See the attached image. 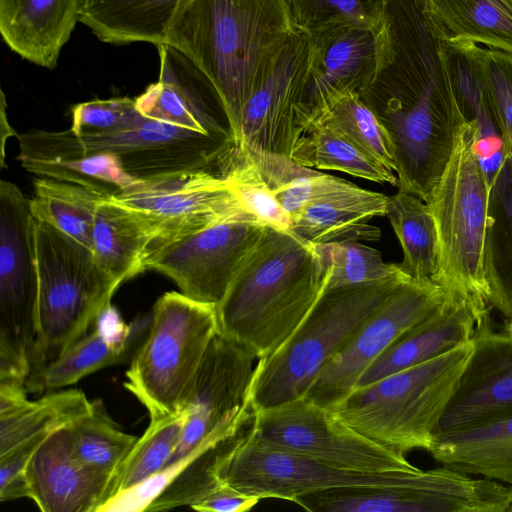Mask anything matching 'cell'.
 <instances>
[{"label": "cell", "instance_id": "6da1fadb", "mask_svg": "<svg viewBox=\"0 0 512 512\" xmlns=\"http://www.w3.org/2000/svg\"><path fill=\"white\" fill-rule=\"evenodd\" d=\"M326 283L314 244L265 225L216 306L218 332L265 358L293 334Z\"/></svg>", "mask_w": 512, "mask_h": 512}, {"label": "cell", "instance_id": "7a4b0ae2", "mask_svg": "<svg viewBox=\"0 0 512 512\" xmlns=\"http://www.w3.org/2000/svg\"><path fill=\"white\" fill-rule=\"evenodd\" d=\"M294 30L284 0H193L172 21L166 44L211 81L235 141L250 96Z\"/></svg>", "mask_w": 512, "mask_h": 512}, {"label": "cell", "instance_id": "3957f363", "mask_svg": "<svg viewBox=\"0 0 512 512\" xmlns=\"http://www.w3.org/2000/svg\"><path fill=\"white\" fill-rule=\"evenodd\" d=\"M473 349L474 340L356 387L333 411L387 448L404 454L414 449L429 452Z\"/></svg>", "mask_w": 512, "mask_h": 512}, {"label": "cell", "instance_id": "277c9868", "mask_svg": "<svg viewBox=\"0 0 512 512\" xmlns=\"http://www.w3.org/2000/svg\"><path fill=\"white\" fill-rule=\"evenodd\" d=\"M323 290L293 334L258 359L251 395L255 411L303 397L322 369L407 278Z\"/></svg>", "mask_w": 512, "mask_h": 512}, {"label": "cell", "instance_id": "5b68a950", "mask_svg": "<svg viewBox=\"0 0 512 512\" xmlns=\"http://www.w3.org/2000/svg\"><path fill=\"white\" fill-rule=\"evenodd\" d=\"M475 128L458 130L450 160L429 202L439 245L434 282L447 295L493 309L488 270L490 185L474 150Z\"/></svg>", "mask_w": 512, "mask_h": 512}, {"label": "cell", "instance_id": "8992f818", "mask_svg": "<svg viewBox=\"0 0 512 512\" xmlns=\"http://www.w3.org/2000/svg\"><path fill=\"white\" fill-rule=\"evenodd\" d=\"M35 247L38 324L30 373L43 369L87 335L111 308L121 285L97 263L91 249L36 220Z\"/></svg>", "mask_w": 512, "mask_h": 512}, {"label": "cell", "instance_id": "52a82bcc", "mask_svg": "<svg viewBox=\"0 0 512 512\" xmlns=\"http://www.w3.org/2000/svg\"><path fill=\"white\" fill-rule=\"evenodd\" d=\"M217 332L215 306L175 291L158 298L149 330L131 358L124 383L147 409L150 420L180 410L188 386Z\"/></svg>", "mask_w": 512, "mask_h": 512}, {"label": "cell", "instance_id": "ba28073f", "mask_svg": "<svg viewBox=\"0 0 512 512\" xmlns=\"http://www.w3.org/2000/svg\"><path fill=\"white\" fill-rule=\"evenodd\" d=\"M257 362L251 350L217 332L182 400L180 409L188 410V419L162 475L199 451L252 430L256 411L251 388Z\"/></svg>", "mask_w": 512, "mask_h": 512}, {"label": "cell", "instance_id": "9c48e42d", "mask_svg": "<svg viewBox=\"0 0 512 512\" xmlns=\"http://www.w3.org/2000/svg\"><path fill=\"white\" fill-rule=\"evenodd\" d=\"M39 276L30 199L0 181V378L26 381L37 335Z\"/></svg>", "mask_w": 512, "mask_h": 512}, {"label": "cell", "instance_id": "30bf717a", "mask_svg": "<svg viewBox=\"0 0 512 512\" xmlns=\"http://www.w3.org/2000/svg\"><path fill=\"white\" fill-rule=\"evenodd\" d=\"M254 431L273 446L341 469L368 473L417 469L404 453L369 439L334 411L305 397L256 412Z\"/></svg>", "mask_w": 512, "mask_h": 512}, {"label": "cell", "instance_id": "8fae6325", "mask_svg": "<svg viewBox=\"0 0 512 512\" xmlns=\"http://www.w3.org/2000/svg\"><path fill=\"white\" fill-rule=\"evenodd\" d=\"M109 198L139 211L155 227L157 236L149 256L171 242L223 221L250 219L260 223L242 204L229 180L211 169L136 180Z\"/></svg>", "mask_w": 512, "mask_h": 512}, {"label": "cell", "instance_id": "7c38bea8", "mask_svg": "<svg viewBox=\"0 0 512 512\" xmlns=\"http://www.w3.org/2000/svg\"><path fill=\"white\" fill-rule=\"evenodd\" d=\"M446 293L433 281L404 280L322 369L303 396L334 410L367 367L397 339L435 313Z\"/></svg>", "mask_w": 512, "mask_h": 512}, {"label": "cell", "instance_id": "4fadbf2b", "mask_svg": "<svg viewBox=\"0 0 512 512\" xmlns=\"http://www.w3.org/2000/svg\"><path fill=\"white\" fill-rule=\"evenodd\" d=\"M76 150L116 155L125 171L143 180L183 171L211 169L234 144L233 139L211 135L147 117L139 112L124 128L106 134L76 135L61 131Z\"/></svg>", "mask_w": 512, "mask_h": 512}, {"label": "cell", "instance_id": "5bb4252c", "mask_svg": "<svg viewBox=\"0 0 512 512\" xmlns=\"http://www.w3.org/2000/svg\"><path fill=\"white\" fill-rule=\"evenodd\" d=\"M419 471L368 473L337 468L265 442L253 425L225 467L222 479L227 486L261 500L294 502L300 495L327 489L403 485Z\"/></svg>", "mask_w": 512, "mask_h": 512}, {"label": "cell", "instance_id": "9a60e30c", "mask_svg": "<svg viewBox=\"0 0 512 512\" xmlns=\"http://www.w3.org/2000/svg\"><path fill=\"white\" fill-rule=\"evenodd\" d=\"M264 226L250 219L217 223L159 248L148 257L146 270L164 274L187 297L216 307Z\"/></svg>", "mask_w": 512, "mask_h": 512}, {"label": "cell", "instance_id": "2e32d148", "mask_svg": "<svg viewBox=\"0 0 512 512\" xmlns=\"http://www.w3.org/2000/svg\"><path fill=\"white\" fill-rule=\"evenodd\" d=\"M310 51L309 36L295 29L250 96L235 145L290 157L301 136L298 114Z\"/></svg>", "mask_w": 512, "mask_h": 512}, {"label": "cell", "instance_id": "e0dca14e", "mask_svg": "<svg viewBox=\"0 0 512 512\" xmlns=\"http://www.w3.org/2000/svg\"><path fill=\"white\" fill-rule=\"evenodd\" d=\"M380 29L381 25L343 24L307 34L311 51L298 114L300 130L303 122L331 97L344 93L360 96L370 84L379 61Z\"/></svg>", "mask_w": 512, "mask_h": 512}, {"label": "cell", "instance_id": "ac0fdd59", "mask_svg": "<svg viewBox=\"0 0 512 512\" xmlns=\"http://www.w3.org/2000/svg\"><path fill=\"white\" fill-rule=\"evenodd\" d=\"M156 48L159 78L135 98L138 111L173 125L233 139L222 100L208 77L171 45Z\"/></svg>", "mask_w": 512, "mask_h": 512}, {"label": "cell", "instance_id": "d6986e66", "mask_svg": "<svg viewBox=\"0 0 512 512\" xmlns=\"http://www.w3.org/2000/svg\"><path fill=\"white\" fill-rule=\"evenodd\" d=\"M512 414V336L482 327L473 353L440 422L438 434ZM437 434V435H438Z\"/></svg>", "mask_w": 512, "mask_h": 512}, {"label": "cell", "instance_id": "ffe728a7", "mask_svg": "<svg viewBox=\"0 0 512 512\" xmlns=\"http://www.w3.org/2000/svg\"><path fill=\"white\" fill-rule=\"evenodd\" d=\"M24 474L29 498L42 512H97L108 502L112 478L77 456L69 425L43 440Z\"/></svg>", "mask_w": 512, "mask_h": 512}, {"label": "cell", "instance_id": "44dd1931", "mask_svg": "<svg viewBox=\"0 0 512 512\" xmlns=\"http://www.w3.org/2000/svg\"><path fill=\"white\" fill-rule=\"evenodd\" d=\"M490 309L471 299L446 294L443 305L397 339L362 373L356 387L438 357L474 340L489 324Z\"/></svg>", "mask_w": 512, "mask_h": 512}, {"label": "cell", "instance_id": "7402d4cb", "mask_svg": "<svg viewBox=\"0 0 512 512\" xmlns=\"http://www.w3.org/2000/svg\"><path fill=\"white\" fill-rule=\"evenodd\" d=\"M444 57L456 104L464 121L475 128V154L491 185L508 152L484 70L483 48L446 38Z\"/></svg>", "mask_w": 512, "mask_h": 512}, {"label": "cell", "instance_id": "603a6c76", "mask_svg": "<svg viewBox=\"0 0 512 512\" xmlns=\"http://www.w3.org/2000/svg\"><path fill=\"white\" fill-rule=\"evenodd\" d=\"M17 138L18 159L35 175L79 184L108 198L136 181L116 155L82 153L68 144L60 131L31 130Z\"/></svg>", "mask_w": 512, "mask_h": 512}, {"label": "cell", "instance_id": "cb8c5ba5", "mask_svg": "<svg viewBox=\"0 0 512 512\" xmlns=\"http://www.w3.org/2000/svg\"><path fill=\"white\" fill-rule=\"evenodd\" d=\"M83 0H0V33L22 59L54 69L80 22Z\"/></svg>", "mask_w": 512, "mask_h": 512}, {"label": "cell", "instance_id": "d4e9b609", "mask_svg": "<svg viewBox=\"0 0 512 512\" xmlns=\"http://www.w3.org/2000/svg\"><path fill=\"white\" fill-rule=\"evenodd\" d=\"M150 323L151 313L111 333L94 329L58 359L31 372L25 382L26 390L36 393L75 384L93 372L132 358Z\"/></svg>", "mask_w": 512, "mask_h": 512}, {"label": "cell", "instance_id": "484cf974", "mask_svg": "<svg viewBox=\"0 0 512 512\" xmlns=\"http://www.w3.org/2000/svg\"><path fill=\"white\" fill-rule=\"evenodd\" d=\"M388 196L359 190L309 203L290 217L289 230L312 244L378 241L381 230L370 220L385 216Z\"/></svg>", "mask_w": 512, "mask_h": 512}, {"label": "cell", "instance_id": "4316f807", "mask_svg": "<svg viewBox=\"0 0 512 512\" xmlns=\"http://www.w3.org/2000/svg\"><path fill=\"white\" fill-rule=\"evenodd\" d=\"M156 236L155 227L143 214L106 198L96 211L92 252L97 263L122 284L146 270Z\"/></svg>", "mask_w": 512, "mask_h": 512}, {"label": "cell", "instance_id": "83f0119b", "mask_svg": "<svg viewBox=\"0 0 512 512\" xmlns=\"http://www.w3.org/2000/svg\"><path fill=\"white\" fill-rule=\"evenodd\" d=\"M193 0H83L80 22L112 45L166 43L177 14Z\"/></svg>", "mask_w": 512, "mask_h": 512}, {"label": "cell", "instance_id": "f1b7e54d", "mask_svg": "<svg viewBox=\"0 0 512 512\" xmlns=\"http://www.w3.org/2000/svg\"><path fill=\"white\" fill-rule=\"evenodd\" d=\"M294 503L310 512H438L441 494L434 472L420 469L403 485L327 489L300 495Z\"/></svg>", "mask_w": 512, "mask_h": 512}, {"label": "cell", "instance_id": "f546056e", "mask_svg": "<svg viewBox=\"0 0 512 512\" xmlns=\"http://www.w3.org/2000/svg\"><path fill=\"white\" fill-rule=\"evenodd\" d=\"M429 452L441 464L512 486V414L438 434Z\"/></svg>", "mask_w": 512, "mask_h": 512}, {"label": "cell", "instance_id": "4dcf8cb0", "mask_svg": "<svg viewBox=\"0 0 512 512\" xmlns=\"http://www.w3.org/2000/svg\"><path fill=\"white\" fill-rule=\"evenodd\" d=\"M243 147L282 208L290 217L305 205L355 192L359 186L302 166L289 156Z\"/></svg>", "mask_w": 512, "mask_h": 512}, {"label": "cell", "instance_id": "1f68e13d", "mask_svg": "<svg viewBox=\"0 0 512 512\" xmlns=\"http://www.w3.org/2000/svg\"><path fill=\"white\" fill-rule=\"evenodd\" d=\"M385 216L402 248L401 270L413 279L434 282L439 245L430 206L418 196L398 190L388 196Z\"/></svg>", "mask_w": 512, "mask_h": 512}, {"label": "cell", "instance_id": "d6a6232c", "mask_svg": "<svg viewBox=\"0 0 512 512\" xmlns=\"http://www.w3.org/2000/svg\"><path fill=\"white\" fill-rule=\"evenodd\" d=\"M448 40L512 53V0H428Z\"/></svg>", "mask_w": 512, "mask_h": 512}, {"label": "cell", "instance_id": "836d02e7", "mask_svg": "<svg viewBox=\"0 0 512 512\" xmlns=\"http://www.w3.org/2000/svg\"><path fill=\"white\" fill-rule=\"evenodd\" d=\"M250 432L201 450L181 466L167 473L169 478L148 500L143 510L163 511L180 506L192 507L225 486L222 473Z\"/></svg>", "mask_w": 512, "mask_h": 512}, {"label": "cell", "instance_id": "e575fe53", "mask_svg": "<svg viewBox=\"0 0 512 512\" xmlns=\"http://www.w3.org/2000/svg\"><path fill=\"white\" fill-rule=\"evenodd\" d=\"M30 209L45 222L92 250V230L99 204L106 196L72 182L39 176L33 181Z\"/></svg>", "mask_w": 512, "mask_h": 512}, {"label": "cell", "instance_id": "d590c367", "mask_svg": "<svg viewBox=\"0 0 512 512\" xmlns=\"http://www.w3.org/2000/svg\"><path fill=\"white\" fill-rule=\"evenodd\" d=\"M488 270L493 309L512 319V156L508 155L489 190Z\"/></svg>", "mask_w": 512, "mask_h": 512}, {"label": "cell", "instance_id": "8d00e7d4", "mask_svg": "<svg viewBox=\"0 0 512 512\" xmlns=\"http://www.w3.org/2000/svg\"><path fill=\"white\" fill-rule=\"evenodd\" d=\"M187 419L188 410L180 409L172 415L150 420L113 476L107 504L162 475L179 445Z\"/></svg>", "mask_w": 512, "mask_h": 512}, {"label": "cell", "instance_id": "74e56055", "mask_svg": "<svg viewBox=\"0 0 512 512\" xmlns=\"http://www.w3.org/2000/svg\"><path fill=\"white\" fill-rule=\"evenodd\" d=\"M290 158L308 168L336 170L380 184L398 185L394 171L368 156L339 133L323 126L305 128Z\"/></svg>", "mask_w": 512, "mask_h": 512}, {"label": "cell", "instance_id": "f35d334b", "mask_svg": "<svg viewBox=\"0 0 512 512\" xmlns=\"http://www.w3.org/2000/svg\"><path fill=\"white\" fill-rule=\"evenodd\" d=\"M91 407L92 401L79 389L48 393L36 401L25 400L0 414V456L32 437L69 425Z\"/></svg>", "mask_w": 512, "mask_h": 512}, {"label": "cell", "instance_id": "ab89813d", "mask_svg": "<svg viewBox=\"0 0 512 512\" xmlns=\"http://www.w3.org/2000/svg\"><path fill=\"white\" fill-rule=\"evenodd\" d=\"M309 126L329 128L395 172L389 139L374 113L354 93L338 94L328 99L302 124V133Z\"/></svg>", "mask_w": 512, "mask_h": 512}, {"label": "cell", "instance_id": "60d3db41", "mask_svg": "<svg viewBox=\"0 0 512 512\" xmlns=\"http://www.w3.org/2000/svg\"><path fill=\"white\" fill-rule=\"evenodd\" d=\"M77 456L89 467L111 478L139 437L120 430L99 400L69 424Z\"/></svg>", "mask_w": 512, "mask_h": 512}, {"label": "cell", "instance_id": "b9f144b4", "mask_svg": "<svg viewBox=\"0 0 512 512\" xmlns=\"http://www.w3.org/2000/svg\"><path fill=\"white\" fill-rule=\"evenodd\" d=\"M314 245L327 273V289L383 281L402 272L398 263L384 262L379 250L359 241Z\"/></svg>", "mask_w": 512, "mask_h": 512}, {"label": "cell", "instance_id": "7bdbcfd3", "mask_svg": "<svg viewBox=\"0 0 512 512\" xmlns=\"http://www.w3.org/2000/svg\"><path fill=\"white\" fill-rule=\"evenodd\" d=\"M245 208L263 225L289 229L290 215L282 208L246 150L233 144L218 165Z\"/></svg>", "mask_w": 512, "mask_h": 512}, {"label": "cell", "instance_id": "ee69618b", "mask_svg": "<svg viewBox=\"0 0 512 512\" xmlns=\"http://www.w3.org/2000/svg\"><path fill=\"white\" fill-rule=\"evenodd\" d=\"M294 29L306 34L335 25L379 27L386 0H284Z\"/></svg>", "mask_w": 512, "mask_h": 512}, {"label": "cell", "instance_id": "f6af8a7d", "mask_svg": "<svg viewBox=\"0 0 512 512\" xmlns=\"http://www.w3.org/2000/svg\"><path fill=\"white\" fill-rule=\"evenodd\" d=\"M138 114L129 97L91 100L72 107L70 129L78 136L106 134L124 128Z\"/></svg>", "mask_w": 512, "mask_h": 512}, {"label": "cell", "instance_id": "bcb514c9", "mask_svg": "<svg viewBox=\"0 0 512 512\" xmlns=\"http://www.w3.org/2000/svg\"><path fill=\"white\" fill-rule=\"evenodd\" d=\"M483 65L507 152L512 156V53L483 49Z\"/></svg>", "mask_w": 512, "mask_h": 512}, {"label": "cell", "instance_id": "7dc6e473", "mask_svg": "<svg viewBox=\"0 0 512 512\" xmlns=\"http://www.w3.org/2000/svg\"><path fill=\"white\" fill-rule=\"evenodd\" d=\"M50 433H43L32 437L5 455L0 456L1 501L29 498L24 471L35 450Z\"/></svg>", "mask_w": 512, "mask_h": 512}, {"label": "cell", "instance_id": "c3c4849f", "mask_svg": "<svg viewBox=\"0 0 512 512\" xmlns=\"http://www.w3.org/2000/svg\"><path fill=\"white\" fill-rule=\"evenodd\" d=\"M260 500L225 485L191 508L201 512H245L251 510Z\"/></svg>", "mask_w": 512, "mask_h": 512}, {"label": "cell", "instance_id": "681fc988", "mask_svg": "<svg viewBox=\"0 0 512 512\" xmlns=\"http://www.w3.org/2000/svg\"><path fill=\"white\" fill-rule=\"evenodd\" d=\"M18 136V133L12 128L7 116V102L5 93L1 90L0 100V166L5 165V145L8 138Z\"/></svg>", "mask_w": 512, "mask_h": 512}, {"label": "cell", "instance_id": "f907efd6", "mask_svg": "<svg viewBox=\"0 0 512 512\" xmlns=\"http://www.w3.org/2000/svg\"><path fill=\"white\" fill-rule=\"evenodd\" d=\"M505 332L512 336V319L507 320Z\"/></svg>", "mask_w": 512, "mask_h": 512}, {"label": "cell", "instance_id": "816d5d0a", "mask_svg": "<svg viewBox=\"0 0 512 512\" xmlns=\"http://www.w3.org/2000/svg\"><path fill=\"white\" fill-rule=\"evenodd\" d=\"M512 487V486H511Z\"/></svg>", "mask_w": 512, "mask_h": 512}]
</instances>
